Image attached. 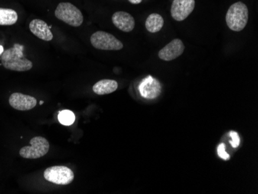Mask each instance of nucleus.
Returning a JSON list of instances; mask_svg holds the SVG:
<instances>
[{"label":"nucleus","instance_id":"nucleus-1","mask_svg":"<svg viewBox=\"0 0 258 194\" xmlns=\"http://www.w3.org/2000/svg\"><path fill=\"white\" fill-rule=\"evenodd\" d=\"M23 45L15 44L12 48L4 50L1 54L3 66L7 70L14 72H27L33 68V63L23 54Z\"/></svg>","mask_w":258,"mask_h":194},{"label":"nucleus","instance_id":"nucleus-2","mask_svg":"<svg viewBox=\"0 0 258 194\" xmlns=\"http://www.w3.org/2000/svg\"><path fill=\"white\" fill-rule=\"evenodd\" d=\"M226 22L230 30L240 32L248 22V9L243 3L237 2L230 6L226 15Z\"/></svg>","mask_w":258,"mask_h":194},{"label":"nucleus","instance_id":"nucleus-3","mask_svg":"<svg viewBox=\"0 0 258 194\" xmlns=\"http://www.w3.org/2000/svg\"><path fill=\"white\" fill-rule=\"evenodd\" d=\"M58 20L64 22L72 27H78L83 24L84 17L78 7L70 3H60L55 10Z\"/></svg>","mask_w":258,"mask_h":194},{"label":"nucleus","instance_id":"nucleus-4","mask_svg":"<svg viewBox=\"0 0 258 194\" xmlns=\"http://www.w3.org/2000/svg\"><path fill=\"white\" fill-rule=\"evenodd\" d=\"M93 47L98 50H120L123 48V43L111 33L104 31H98L93 33L91 37Z\"/></svg>","mask_w":258,"mask_h":194},{"label":"nucleus","instance_id":"nucleus-5","mask_svg":"<svg viewBox=\"0 0 258 194\" xmlns=\"http://www.w3.org/2000/svg\"><path fill=\"white\" fill-rule=\"evenodd\" d=\"M46 180L56 185H68L75 179V173L70 168L55 166L47 168L43 173Z\"/></svg>","mask_w":258,"mask_h":194},{"label":"nucleus","instance_id":"nucleus-6","mask_svg":"<svg viewBox=\"0 0 258 194\" xmlns=\"http://www.w3.org/2000/svg\"><path fill=\"white\" fill-rule=\"evenodd\" d=\"M31 146H24L20 150V156L25 159H39L48 153L50 143L41 136H37L30 140Z\"/></svg>","mask_w":258,"mask_h":194},{"label":"nucleus","instance_id":"nucleus-7","mask_svg":"<svg viewBox=\"0 0 258 194\" xmlns=\"http://www.w3.org/2000/svg\"><path fill=\"white\" fill-rule=\"evenodd\" d=\"M195 5V0H173L171 16L176 21H183L192 14Z\"/></svg>","mask_w":258,"mask_h":194},{"label":"nucleus","instance_id":"nucleus-8","mask_svg":"<svg viewBox=\"0 0 258 194\" xmlns=\"http://www.w3.org/2000/svg\"><path fill=\"white\" fill-rule=\"evenodd\" d=\"M185 50V45L179 39H174L159 52V57L165 61H171L179 57Z\"/></svg>","mask_w":258,"mask_h":194},{"label":"nucleus","instance_id":"nucleus-9","mask_svg":"<svg viewBox=\"0 0 258 194\" xmlns=\"http://www.w3.org/2000/svg\"><path fill=\"white\" fill-rule=\"evenodd\" d=\"M139 92L146 99H155L160 95L162 87L158 80L151 76L146 77L139 87Z\"/></svg>","mask_w":258,"mask_h":194},{"label":"nucleus","instance_id":"nucleus-10","mask_svg":"<svg viewBox=\"0 0 258 194\" xmlns=\"http://www.w3.org/2000/svg\"><path fill=\"white\" fill-rule=\"evenodd\" d=\"M10 106L19 111H28L33 109L37 104L34 97L21 93H14L9 99Z\"/></svg>","mask_w":258,"mask_h":194},{"label":"nucleus","instance_id":"nucleus-11","mask_svg":"<svg viewBox=\"0 0 258 194\" xmlns=\"http://www.w3.org/2000/svg\"><path fill=\"white\" fill-rule=\"evenodd\" d=\"M113 24L121 31L128 33L134 30L136 21L134 17L124 11L114 13L111 17Z\"/></svg>","mask_w":258,"mask_h":194},{"label":"nucleus","instance_id":"nucleus-12","mask_svg":"<svg viewBox=\"0 0 258 194\" xmlns=\"http://www.w3.org/2000/svg\"><path fill=\"white\" fill-rule=\"evenodd\" d=\"M29 27L31 33L40 40L44 41H50L53 40V33L50 31L51 27H49L43 20H38V19L32 20Z\"/></svg>","mask_w":258,"mask_h":194},{"label":"nucleus","instance_id":"nucleus-13","mask_svg":"<svg viewBox=\"0 0 258 194\" xmlns=\"http://www.w3.org/2000/svg\"><path fill=\"white\" fill-rule=\"evenodd\" d=\"M118 82L114 80H101L93 86V91L98 95H108L118 89Z\"/></svg>","mask_w":258,"mask_h":194},{"label":"nucleus","instance_id":"nucleus-14","mask_svg":"<svg viewBox=\"0 0 258 194\" xmlns=\"http://www.w3.org/2000/svg\"><path fill=\"white\" fill-rule=\"evenodd\" d=\"M164 26V20L162 16L158 14H152L148 17L146 21V27L148 31L155 33L160 31Z\"/></svg>","mask_w":258,"mask_h":194},{"label":"nucleus","instance_id":"nucleus-15","mask_svg":"<svg viewBox=\"0 0 258 194\" xmlns=\"http://www.w3.org/2000/svg\"><path fill=\"white\" fill-rule=\"evenodd\" d=\"M18 20V14L12 9L0 8V26L14 25Z\"/></svg>","mask_w":258,"mask_h":194},{"label":"nucleus","instance_id":"nucleus-16","mask_svg":"<svg viewBox=\"0 0 258 194\" xmlns=\"http://www.w3.org/2000/svg\"><path fill=\"white\" fill-rule=\"evenodd\" d=\"M58 120L63 125H72L75 121V115L70 110H63L59 112Z\"/></svg>","mask_w":258,"mask_h":194},{"label":"nucleus","instance_id":"nucleus-17","mask_svg":"<svg viewBox=\"0 0 258 194\" xmlns=\"http://www.w3.org/2000/svg\"><path fill=\"white\" fill-rule=\"evenodd\" d=\"M217 153L218 156H220L221 159H224V160H228L230 159V155L227 154L225 151V145L224 143H220L217 147Z\"/></svg>","mask_w":258,"mask_h":194},{"label":"nucleus","instance_id":"nucleus-18","mask_svg":"<svg viewBox=\"0 0 258 194\" xmlns=\"http://www.w3.org/2000/svg\"><path fill=\"white\" fill-rule=\"evenodd\" d=\"M230 137L232 138L231 141L230 142L231 146L233 148H237L240 145V137H239L238 134L236 132H230Z\"/></svg>","mask_w":258,"mask_h":194},{"label":"nucleus","instance_id":"nucleus-19","mask_svg":"<svg viewBox=\"0 0 258 194\" xmlns=\"http://www.w3.org/2000/svg\"><path fill=\"white\" fill-rule=\"evenodd\" d=\"M129 2L133 4H139L143 2V0H128Z\"/></svg>","mask_w":258,"mask_h":194},{"label":"nucleus","instance_id":"nucleus-20","mask_svg":"<svg viewBox=\"0 0 258 194\" xmlns=\"http://www.w3.org/2000/svg\"><path fill=\"white\" fill-rule=\"evenodd\" d=\"M4 47H3V46H0V55L2 54V53H4Z\"/></svg>","mask_w":258,"mask_h":194},{"label":"nucleus","instance_id":"nucleus-21","mask_svg":"<svg viewBox=\"0 0 258 194\" xmlns=\"http://www.w3.org/2000/svg\"><path fill=\"white\" fill-rule=\"evenodd\" d=\"M43 101H40V105H43Z\"/></svg>","mask_w":258,"mask_h":194}]
</instances>
